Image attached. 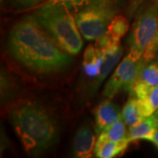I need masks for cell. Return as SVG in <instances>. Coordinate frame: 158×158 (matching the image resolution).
Masks as SVG:
<instances>
[{"instance_id":"obj_1","label":"cell","mask_w":158,"mask_h":158,"mask_svg":"<svg viewBox=\"0 0 158 158\" xmlns=\"http://www.w3.org/2000/svg\"><path fill=\"white\" fill-rule=\"evenodd\" d=\"M8 48L18 62L36 73L60 71L72 61L71 55L57 45L34 16L26 17L13 26Z\"/></svg>"},{"instance_id":"obj_2","label":"cell","mask_w":158,"mask_h":158,"mask_svg":"<svg viewBox=\"0 0 158 158\" xmlns=\"http://www.w3.org/2000/svg\"><path fill=\"white\" fill-rule=\"evenodd\" d=\"M12 127L29 154H40L56 141V121L44 108L33 103H22L10 113Z\"/></svg>"},{"instance_id":"obj_3","label":"cell","mask_w":158,"mask_h":158,"mask_svg":"<svg viewBox=\"0 0 158 158\" xmlns=\"http://www.w3.org/2000/svg\"><path fill=\"white\" fill-rule=\"evenodd\" d=\"M33 16L62 50L71 56L81 51L84 44L83 36L74 13L67 7L47 1Z\"/></svg>"},{"instance_id":"obj_4","label":"cell","mask_w":158,"mask_h":158,"mask_svg":"<svg viewBox=\"0 0 158 158\" xmlns=\"http://www.w3.org/2000/svg\"><path fill=\"white\" fill-rule=\"evenodd\" d=\"M123 2L124 0H99L79 11L75 17L82 36L87 40H95L105 34Z\"/></svg>"},{"instance_id":"obj_5","label":"cell","mask_w":158,"mask_h":158,"mask_svg":"<svg viewBox=\"0 0 158 158\" xmlns=\"http://www.w3.org/2000/svg\"><path fill=\"white\" fill-rule=\"evenodd\" d=\"M154 42L158 43V1L148 2L137 11L128 38L129 52L142 57L145 50Z\"/></svg>"},{"instance_id":"obj_6","label":"cell","mask_w":158,"mask_h":158,"mask_svg":"<svg viewBox=\"0 0 158 158\" xmlns=\"http://www.w3.org/2000/svg\"><path fill=\"white\" fill-rule=\"evenodd\" d=\"M148 64L142 57H138L129 52L119 62L105 85L103 95L113 98L117 93L124 90L130 92L137 83L141 71Z\"/></svg>"},{"instance_id":"obj_7","label":"cell","mask_w":158,"mask_h":158,"mask_svg":"<svg viewBox=\"0 0 158 158\" xmlns=\"http://www.w3.org/2000/svg\"><path fill=\"white\" fill-rule=\"evenodd\" d=\"M96 135L88 127H81L73 140V152L76 157L90 158L95 155Z\"/></svg>"},{"instance_id":"obj_8","label":"cell","mask_w":158,"mask_h":158,"mask_svg":"<svg viewBox=\"0 0 158 158\" xmlns=\"http://www.w3.org/2000/svg\"><path fill=\"white\" fill-rule=\"evenodd\" d=\"M158 85V62L147 64L141 71V76L134 88L130 91L132 97L143 98L150 89Z\"/></svg>"},{"instance_id":"obj_9","label":"cell","mask_w":158,"mask_h":158,"mask_svg":"<svg viewBox=\"0 0 158 158\" xmlns=\"http://www.w3.org/2000/svg\"><path fill=\"white\" fill-rule=\"evenodd\" d=\"M120 114L118 106L111 100V98L102 101L94 109L95 133L99 135L106 127L113 123Z\"/></svg>"},{"instance_id":"obj_10","label":"cell","mask_w":158,"mask_h":158,"mask_svg":"<svg viewBox=\"0 0 158 158\" xmlns=\"http://www.w3.org/2000/svg\"><path fill=\"white\" fill-rule=\"evenodd\" d=\"M128 137L118 141L108 140L103 135H98L95 147V156L98 158H113L122 154L128 147Z\"/></svg>"},{"instance_id":"obj_11","label":"cell","mask_w":158,"mask_h":158,"mask_svg":"<svg viewBox=\"0 0 158 158\" xmlns=\"http://www.w3.org/2000/svg\"><path fill=\"white\" fill-rule=\"evenodd\" d=\"M122 53H123V49L120 45L113 47L103 53L104 60L102 62L99 74L97 76V78L94 82V85H93L94 90L97 89L102 82L107 77L108 75L111 73V71L113 70V68L116 66V64L119 61L120 57L122 56Z\"/></svg>"},{"instance_id":"obj_12","label":"cell","mask_w":158,"mask_h":158,"mask_svg":"<svg viewBox=\"0 0 158 158\" xmlns=\"http://www.w3.org/2000/svg\"><path fill=\"white\" fill-rule=\"evenodd\" d=\"M158 123L154 115L144 118L140 123L129 127L127 137L130 141L146 140L150 141L156 130L157 129Z\"/></svg>"},{"instance_id":"obj_13","label":"cell","mask_w":158,"mask_h":158,"mask_svg":"<svg viewBox=\"0 0 158 158\" xmlns=\"http://www.w3.org/2000/svg\"><path fill=\"white\" fill-rule=\"evenodd\" d=\"M104 60V54L97 50L95 46L89 45L84 54V70L87 76L90 77H97L101 69Z\"/></svg>"},{"instance_id":"obj_14","label":"cell","mask_w":158,"mask_h":158,"mask_svg":"<svg viewBox=\"0 0 158 158\" xmlns=\"http://www.w3.org/2000/svg\"><path fill=\"white\" fill-rule=\"evenodd\" d=\"M121 115L128 127L135 126L142 121L144 118H147L141 113L139 106L138 98L132 96L125 104L123 110L121 112Z\"/></svg>"},{"instance_id":"obj_15","label":"cell","mask_w":158,"mask_h":158,"mask_svg":"<svg viewBox=\"0 0 158 158\" xmlns=\"http://www.w3.org/2000/svg\"><path fill=\"white\" fill-rule=\"evenodd\" d=\"M126 126L127 124L123 119L122 115L120 114L119 117L113 123L106 127L100 134L107 138L108 140L114 141H121L127 137Z\"/></svg>"},{"instance_id":"obj_16","label":"cell","mask_w":158,"mask_h":158,"mask_svg":"<svg viewBox=\"0 0 158 158\" xmlns=\"http://www.w3.org/2000/svg\"><path fill=\"white\" fill-rule=\"evenodd\" d=\"M139 106L145 117L153 115L158 109V85L152 87L147 96L143 98H138Z\"/></svg>"},{"instance_id":"obj_17","label":"cell","mask_w":158,"mask_h":158,"mask_svg":"<svg viewBox=\"0 0 158 158\" xmlns=\"http://www.w3.org/2000/svg\"><path fill=\"white\" fill-rule=\"evenodd\" d=\"M129 30V23L128 20L121 15H116L112 19L108 26L106 32L113 38L119 40L124 36Z\"/></svg>"},{"instance_id":"obj_18","label":"cell","mask_w":158,"mask_h":158,"mask_svg":"<svg viewBox=\"0 0 158 158\" xmlns=\"http://www.w3.org/2000/svg\"><path fill=\"white\" fill-rule=\"evenodd\" d=\"M48 1L51 3L61 4L65 7H67L69 10H70L76 15L79 11H81L85 7L99 0H48Z\"/></svg>"},{"instance_id":"obj_19","label":"cell","mask_w":158,"mask_h":158,"mask_svg":"<svg viewBox=\"0 0 158 158\" xmlns=\"http://www.w3.org/2000/svg\"><path fill=\"white\" fill-rule=\"evenodd\" d=\"M42 1L43 0H12V2L16 6H20L23 8H28V7L36 6Z\"/></svg>"},{"instance_id":"obj_20","label":"cell","mask_w":158,"mask_h":158,"mask_svg":"<svg viewBox=\"0 0 158 158\" xmlns=\"http://www.w3.org/2000/svg\"><path fill=\"white\" fill-rule=\"evenodd\" d=\"M149 141H151L153 144L156 146V147L158 148V127L157 129L156 130V132H155V134H154V135L151 138V140Z\"/></svg>"},{"instance_id":"obj_21","label":"cell","mask_w":158,"mask_h":158,"mask_svg":"<svg viewBox=\"0 0 158 158\" xmlns=\"http://www.w3.org/2000/svg\"><path fill=\"white\" fill-rule=\"evenodd\" d=\"M154 116H155V118H156V121H157V123H158V109L155 112V113L153 114Z\"/></svg>"},{"instance_id":"obj_22","label":"cell","mask_w":158,"mask_h":158,"mask_svg":"<svg viewBox=\"0 0 158 158\" xmlns=\"http://www.w3.org/2000/svg\"><path fill=\"white\" fill-rule=\"evenodd\" d=\"M156 56H157V58H158V50H157V53H156Z\"/></svg>"},{"instance_id":"obj_23","label":"cell","mask_w":158,"mask_h":158,"mask_svg":"<svg viewBox=\"0 0 158 158\" xmlns=\"http://www.w3.org/2000/svg\"><path fill=\"white\" fill-rule=\"evenodd\" d=\"M1 1H3V0H1Z\"/></svg>"}]
</instances>
